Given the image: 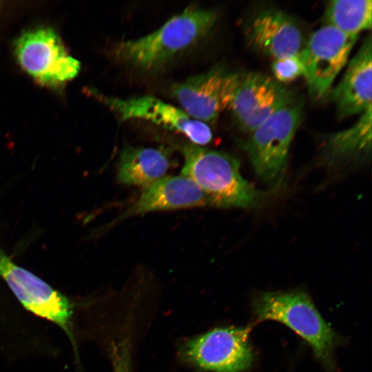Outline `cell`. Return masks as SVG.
Wrapping results in <instances>:
<instances>
[{"label":"cell","instance_id":"obj_1","mask_svg":"<svg viewBox=\"0 0 372 372\" xmlns=\"http://www.w3.org/2000/svg\"><path fill=\"white\" fill-rule=\"evenodd\" d=\"M218 18L212 9L189 6L152 33L115 44L113 57L141 72H156L208 36Z\"/></svg>","mask_w":372,"mask_h":372},{"label":"cell","instance_id":"obj_2","mask_svg":"<svg viewBox=\"0 0 372 372\" xmlns=\"http://www.w3.org/2000/svg\"><path fill=\"white\" fill-rule=\"evenodd\" d=\"M181 175L194 182L216 207H257L265 194L245 180L239 161L228 154L194 144L183 148Z\"/></svg>","mask_w":372,"mask_h":372},{"label":"cell","instance_id":"obj_3","mask_svg":"<svg viewBox=\"0 0 372 372\" xmlns=\"http://www.w3.org/2000/svg\"><path fill=\"white\" fill-rule=\"evenodd\" d=\"M252 305L257 321L284 324L309 344L325 369H335L337 336L307 293L301 291L262 293Z\"/></svg>","mask_w":372,"mask_h":372},{"label":"cell","instance_id":"obj_4","mask_svg":"<svg viewBox=\"0 0 372 372\" xmlns=\"http://www.w3.org/2000/svg\"><path fill=\"white\" fill-rule=\"evenodd\" d=\"M302 116L300 100L293 99L253 132L245 150L258 178L270 187L283 181L291 143Z\"/></svg>","mask_w":372,"mask_h":372},{"label":"cell","instance_id":"obj_5","mask_svg":"<svg viewBox=\"0 0 372 372\" xmlns=\"http://www.w3.org/2000/svg\"><path fill=\"white\" fill-rule=\"evenodd\" d=\"M251 326L218 327L183 342L180 360L203 371L243 372L253 362Z\"/></svg>","mask_w":372,"mask_h":372},{"label":"cell","instance_id":"obj_6","mask_svg":"<svg viewBox=\"0 0 372 372\" xmlns=\"http://www.w3.org/2000/svg\"><path fill=\"white\" fill-rule=\"evenodd\" d=\"M14 54L24 71L50 87L73 79L81 68L79 61L68 54L57 34L49 28L21 34L14 43Z\"/></svg>","mask_w":372,"mask_h":372},{"label":"cell","instance_id":"obj_7","mask_svg":"<svg viewBox=\"0 0 372 372\" xmlns=\"http://www.w3.org/2000/svg\"><path fill=\"white\" fill-rule=\"evenodd\" d=\"M0 276L27 310L61 328L76 350L72 329L74 304L65 295L17 265L1 248Z\"/></svg>","mask_w":372,"mask_h":372},{"label":"cell","instance_id":"obj_8","mask_svg":"<svg viewBox=\"0 0 372 372\" xmlns=\"http://www.w3.org/2000/svg\"><path fill=\"white\" fill-rule=\"evenodd\" d=\"M358 35H350L325 25L309 37L300 52L309 94L322 99L329 94L332 84L347 64Z\"/></svg>","mask_w":372,"mask_h":372},{"label":"cell","instance_id":"obj_9","mask_svg":"<svg viewBox=\"0 0 372 372\" xmlns=\"http://www.w3.org/2000/svg\"><path fill=\"white\" fill-rule=\"evenodd\" d=\"M239 77L240 74L216 66L174 85L171 94L189 116L212 121L229 108Z\"/></svg>","mask_w":372,"mask_h":372},{"label":"cell","instance_id":"obj_10","mask_svg":"<svg viewBox=\"0 0 372 372\" xmlns=\"http://www.w3.org/2000/svg\"><path fill=\"white\" fill-rule=\"evenodd\" d=\"M295 96L276 79L258 72L240 74L229 109L240 129L250 134Z\"/></svg>","mask_w":372,"mask_h":372},{"label":"cell","instance_id":"obj_11","mask_svg":"<svg viewBox=\"0 0 372 372\" xmlns=\"http://www.w3.org/2000/svg\"><path fill=\"white\" fill-rule=\"evenodd\" d=\"M99 99L122 121L143 119L183 134L191 142L202 146L213 138L209 126L189 116L182 110L152 96L128 99L99 95Z\"/></svg>","mask_w":372,"mask_h":372},{"label":"cell","instance_id":"obj_12","mask_svg":"<svg viewBox=\"0 0 372 372\" xmlns=\"http://www.w3.org/2000/svg\"><path fill=\"white\" fill-rule=\"evenodd\" d=\"M211 206L208 196L191 179L180 175L164 176L143 189L138 200L113 223L145 213Z\"/></svg>","mask_w":372,"mask_h":372},{"label":"cell","instance_id":"obj_13","mask_svg":"<svg viewBox=\"0 0 372 372\" xmlns=\"http://www.w3.org/2000/svg\"><path fill=\"white\" fill-rule=\"evenodd\" d=\"M247 39L255 50L275 59L296 55L302 49V32L293 18L282 10L268 8L252 19Z\"/></svg>","mask_w":372,"mask_h":372},{"label":"cell","instance_id":"obj_14","mask_svg":"<svg viewBox=\"0 0 372 372\" xmlns=\"http://www.w3.org/2000/svg\"><path fill=\"white\" fill-rule=\"evenodd\" d=\"M371 38L366 37L329 95L339 118L362 114L371 107Z\"/></svg>","mask_w":372,"mask_h":372},{"label":"cell","instance_id":"obj_15","mask_svg":"<svg viewBox=\"0 0 372 372\" xmlns=\"http://www.w3.org/2000/svg\"><path fill=\"white\" fill-rule=\"evenodd\" d=\"M169 167L170 156L163 148L127 145L120 154L118 180L145 189L164 177Z\"/></svg>","mask_w":372,"mask_h":372},{"label":"cell","instance_id":"obj_16","mask_svg":"<svg viewBox=\"0 0 372 372\" xmlns=\"http://www.w3.org/2000/svg\"><path fill=\"white\" fill-rule=\"evenodd\" d=\"M371 107L349 128L329 135L322 147V158L329 165L347 164L370 156Z\"/></svg>","mask_w":372,"mask_h":372},{"label":"cell","instance_id":"obj_17","mask_svg":"<svg viewBox=\"0 0 372 372\" xmlns=\"http://www.w3.org/2000/svg\"><path fill=\"white\" fill-rule=\"evenodd\" d=\"M371 0H333L328 2L324 14L325 25L350 35L371 28Z\"/></svg>","mask_w":372,"mask_h":372},{"label":"cell","instance_id":"obj_18","mask_svg":"<svg viewBox=\"0 0 372 372\" xmlns=\"http://www.w3.org/2000/svg\"><path fill=\"white\" fill-rule=\"evenodd\" d=\"M271 68L276 80L279 83H289L304 74L300 54L273 60Z\"/></svg>","mask_w":372,"mask_h":372},{"label":"cell","instance_id":"obj_19","mask_svg":"<svg viewBox=\"0 0 372 372\" xmlns=\"http://www.w3.org/2000/svg\"><path fill=\"white\" fill-rule=\"evenodd\" d=\"M112 358L114 372H130V354L127 342L123 341L113 347Z\"/></svg>","mask_w":372,"mask_h":372}]
</instances>
